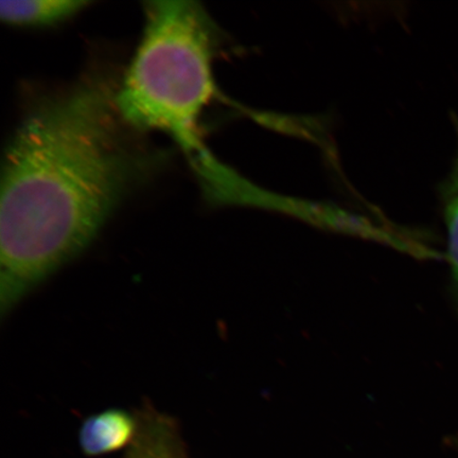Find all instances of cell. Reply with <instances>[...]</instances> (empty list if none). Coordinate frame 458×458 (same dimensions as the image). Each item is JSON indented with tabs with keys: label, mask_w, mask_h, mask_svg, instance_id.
<instances>
[{
	"label": "cell",
	"mask_w": 458,
	"mask_h": 458,
	"mask_svg": "<svg viewBox=\"0 0 458 458\" xmlns=\"http://www.w3.org/2000/svg\"><path fill=\"white\" fill-rule=\"evenodd\" d=\"M198 179L206 199L213 205L253 206L280 211L332 232L391 246L396 243V233L376 225L364 216L348 213L335 205L309 202L263 191L216 158L205 165Z\"/></svg>",
	"instance_id": "3"
},
{
	"label": "cell",
	"mask_w": 458,
	"mask_h": 458,
	"mask_svg": "<svg viewBox=\"0 0 458 458\" xmlns=\"http://www.w3.org/2000/svg\"><path fill=\"white\" fill-rule=\"evenodd\" d=\"M114 93L84 81L27 112L5 150L0 314L81 255L145 170Z\"/></svg>",
	"instance_id": "1"
},
{
	"label": "cell",
	"mask_w": 458,
	"mask_h": 458,
	"mask_svg": "<svg viewBox=\"0 0 458 458\" xmlns=\"http://www.w3.org/2000/svg\"><path fill=\"white\" fill-rule=\"evenodd\" d=\"M90 4L83 0H4L0 17L17 26H50L70 19Z\"/></svg>",
	"instance_id": "6"
},
{
	"label": "cell",
	"mask_w": 458,
	"mask_h": 458,
	"mask_svg": "<svg viewBox=\"0 0 458 458\" xmlns=\"http://www.w3.org/2000/svg\"><path fill=\"white\" fill-rule=\"evenodd\" d=\"M136 433V414L108 409L86 418L80 428L79 444L86 455H105L130 446Z\"/></svg>",
	"instance_id": "5"
},
{
	"label": "cell",
	"mask_w": 458,
	"mask_h": 458,
	"mask_svg": "<svg viewBox=\"0 0 458 458\" xmlns=\"http://www.w3.org/2000/svg\"><path fill=\"white\" fill-rule=\"evenodd\" d=\"M145 13L141 42L114 102L130 128L165 131L191 162L208 150L199 122L216 93L215 27L191 0L148 2Z\"/></svg>",
	"instance_id": "2"
},
{
	"label": "cell",
	"mask_w": 458,
	"mask_h": 458,
	"mask_svg": "<svg viewBox=\"0 0 458 458\" xmlns=\"http://www.w3.org/2000/svg\"><path fill=\"white\" fill-rule=\"evenodd\" d=\"M137 417V433L125 458H189L180 427L174 417L146 401Z\"/></svg>",
	"instance_id": "4"
},
{
	"label": "cell",
	"mask_w": 458,
	"mask_h": 458,
	"mask_svg": "<svg viewBox=\"0 0 458 458\" xmlns=\"http://www.w3.org/2000/svg\"><path fill=\"white\" fill-rule=\"evenodd\" d=\"M444 216L448 232V250L458 251V154L442 188Z\"/></svg>",
	"instance_id": "7"
}]
</instances>
